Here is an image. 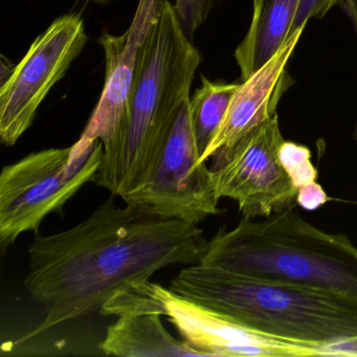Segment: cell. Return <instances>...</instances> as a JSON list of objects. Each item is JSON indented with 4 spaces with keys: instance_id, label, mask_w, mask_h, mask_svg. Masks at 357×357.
Masks as SVG:
<instances>
[{
    "instance_id": "9",
    "label": "cell",
    "mask_w": 357,
    "mask_h": 357,
    "mask_svg": "<svg viewBox=\"0 0 357 357\" xmlns=\"http://www.w3.org/2000/svg\"><path fill=\"white\" fill-rule=\"evenodd\" d=\"M162 315L183 340L208 357L317 356L314 348L259 333L165 287Z\"/></svg>"
},
{
    "instance_id": "21",
    "label": "cell",
    "mask_w": 357,
    "mask_h": 357,
    "mask_svg": "<svg viewBox=\"0 0 357 357\" xmlns=\"http://www.w3.org/2000/svg\"><path fill=\"white\" fill-rule=\"evenodd\" d=\"M89 1H93V3H98V5H108V3H114L116 0H89Z\"/></svg>"
},
{
    "instance_id": "18",
    "label": "cell",
    "mask_w": 357,
    "mask_h": 357,
    "mask_svg": "<svg viewBox=\"0 0 357 357\" xmlns=\"http://www.w3.org/2000/svg\"><path fill=\"white\" fill-rule=\"evenodd\" d=\"M328 202L329 197L324 191L323 187L317 181L307 183L298 189L296 204L305 210H317Z\"/></svg>"
},
{
    "instance_id": "3",
    "label": "cell",
    "mask_w": 357,
    "mask_h": 357,
    "mask_svg": "<svg viewBox=\"0 0 357 357\" xmlns=\"http://www.w3.org/2000/svg\"><path fill=\"white\" fill-rule=\"evenodd\" d=\"M178 296L271 337L314 348L357 338V298L189 265L171 282Z\"/></svg>"
},
{
    "instance_id": "15",
    "label": "cell",
    "mask_w": 357,
    "mask_h": 357,
    "mask_svg": "<svg viewBox=\"0 0 357 357\" xmlns=\"http://www.w3.org/2000/svg\"><path fill=\"white\" fill-rule=\"evenodd\" d=\"M280 162L296 188L317 181V170L311 162L310 150L305 146L284 141L280 148Z\"/></svg>"
},
{
    "instance_id": "19",
    "label": "cell",
    "mask_w": 357,
    "mask_h": 357,
    "mask_svg": "<svg viewBox=\"0 0 357 357\" xmlns=\"http://www.w3.org/2000/svg\"><path fill=\"white\" fill-rule=\"evenodd\" d=\"M319 356H357V338L321 347Z\"/></svg>"
},
{
    "instance_id": "16",
    "label": "cell",
    "mask_w": 357,
    "mask_h": 357,
    "mask_svg": "<svg viewBox=\"0 0 357 357\" xmlns=\"http://www.w3.org/2000/svg\"><path fill=\"white\" fill-rule=\"evenodd\" d=\"M220 3L221 0H175V13L188 38L193 41L196 31Z\"/></svg>"
},
{
    "instance_id": "5",
    "label": "cell",
    "mask_w": 357,
    "mask_h": 357,
    "mask_svg": "<svg viewBox=\"0 0 357 357\" xmlns=\"http://www.w3.org/2000/svg\"><path fill=\"white\" fill-rule=\"evenodd\" d=\"M101 142L91 151L51 148L3 167L0 175V244L6 250L22 234L38 231L99 170Z\"/></svg>"
},
{
    "instance_id": "17",
    "label": "cell",
    "mask_w": 357,
    "mask_h": 357,
    "mask_svg": "<svg viewBox=\"0 0 357 357\" xmlns=\"http://www.w3.org/2000/svg\"><path fill=\"white\" fill-rule=\"evenodd\" d=\"M342 1V0H300V5L288 36L294 34L298 29L306 28L307 22L312 18L324 17L332 8L340 5Z\"/></svg>"
},
{
    "instance_id": "20",
    "label": "cell",
    "mask_w": 357,
    "mask_h": 357,
    "mask_svg": "<svg viewBox=\"0 0 357 357\" xmlns=\"http://www.w3.org/2000/svg\"><path fill=\"white\" fill-rule=\"evenodd\" d=\"M340 9L342 10L347 17L350 20L352 24L353 30H354L355 35H356L357 40V3L355 0H342V3H340ZM355 139L357 142V121L356 125H355L354 131Z\"/></svg>"
},
{
    "instance_id": "8",
    "label": "cell",
    "mask_w": 357,
    "mask_h": 357,
    "mask_svg": "<svg viewBox=\"0 0 357 357\" xmlns=\"http://www.w3.org/2000/svg\"><path fill=\"white\" fill-rule=\"evenodd\" d=\"M87 38L79 14H66L39 35L0 89V139L13 146L32 126L39 106L82 53Z\"/></svg>"
},
{
    "instance_id": "10",
    "label": "cell",
    "mask_w": 357,
    "mask_h": 357,
    "mask_svg": "<svg viewBox=\"0 0 357 357\" xmlns=\"http://www.w3.org/2000/svg\"><path fill=\"white\" fill-rule=\"evenodd\" d=\"M305 28L298 29L284 41L279 51L248 79L239 83L225 119L199 160L206 162L215 154L231 149L248 132L275 116L284 93L294 84L288 64Z\"/></svg>"
},
{
    "instance_id": "7",
    "label": "cell",
    "mask_w": 357,
    "mask_h": 357,
    "mask_svg": "<svg viewBox=\"0 0 357 357\" xmlns=\"http://www.w3.org/2000/svg\"><path fill=\"white\" fill-rule=\"evenodd\" d=\"M284 141L275 114L231 149L215 154L211 171L217 198L237 202L246 219L267 218L294 208L298 188L279 158Z\"/></svg>"
},
{
    "instance_id": "2",
    "label": "cell",
    "mask_w": 357,
    "mask_h": 357,
    "mask_svg": "<svg viewBox=\"0 0 357 357\" xmlns=\"http://www.w3.org/2000/svg\"><path fill=\"white\" fill-rule=\"evenodd\" d=\"M202 56L181 28L174 6L158 0L137 55L124 114L93 181L123 198L141 187L190 89Z\"/></svg>"
},
{
    "instance_id": "6",
    "label": "cell",
    "mask_w": 357,
    "mask_h": 357,
    "mask_svg": "<svg viewBox=\"0 0 357 357\" xmlns=\"http://www.w3.org/2000/svg\"><path fill=\"white\" fill-rule=\"evenodd\" d=\"M190 100L179 110L147 181L122 198L127 206L164 219L198 225L219 213L212 171L199 164Z\"/></svg>"
},
{
    "instance_id": "4",
    "label": "cell",
    "mask_w": 357,
    "mask_h": 357,
    "mask_svg": "<svg viewBox=\"0 0 357 357\" xmlns=\"http://www.w3.org/2000/svg\"><path fill=\"white\" fill-rule=\"evenodd\" d=\"M199 263L255 279L357 298V248L342 234L321 231L292 208L260 221L242 217L219 231Z\"/></svg>"
},
{
    "instance_id": "12",
    "label": "cell",
    "mask_w": 357,
    "mask_h": 357,
    "mask_svg": "<svg viewBox=\"0 0 357 357\" xmlns=\"http://www.w3.org/2000/svg\"><path fill=\"white\" fill-rule=\"evenodd\" d=\"M158 313L119 317L99 344L104 355L120 357H208L185 340L173 337Z\"/></svg>"
},
{
    "instance_id": "11",
    "label": "cell",
    "mask_w": 357,
    "mask_h": 357,
    "mask_svg": "<svg viewBox=\"0 0 357 357\" xmlns=\"http://www.w3.org/2000/svg\"><path fill=\"white\" fill-rule=\"evenodd\" d=\"M158 0H139L128 30L114 36L104 32L99 43L105 53V84L79 141L86 145L106 144L114 135L128 100L135 78L139 47L147 34Z\"/></svg>"
},
{
    "instance_id": "13",
    "label": "cell",
    "mask_w": 357,
    "mask_h": 357,
    "mask_svg": "<svg viewBox=\"0 0 357 357\" xmlns=\"http://www.w3.org/2000/svg\"><path fill=\"white\" fill-rule=\"evenodd\" d=\"M252 22L236 49L241 80L260 70L283 45L290 32L300 0H255Z\"/></svg>"
},
{
    "instance_id": "22",
    "label": "cell",
    "mask_w": 357,
    "mask_h": 357,
    "mask_svg": "<svg viewBox=\"0 0 357 357\" xmlns=\"http://www.w3.org/2000/svg\"><path fill=\"white\" fill-rule=\"evenodd\" d=\"M252 1H255V0H252Z\"/></svg>"
},
{
    "instance_id": "1",
    "label": "cell",
    "mask_w": 357,
    "mask_h": 357,
    "mask_svg": "<svg viewBox=\"0 0 357 357\" xmlns=\"http://www.w3.org/2000/svg\"><path fill=\"white\" fill-rule=\"evenodd\" d=\"M114 197L68 231L35 233L24 286L45 317L20 342L101 310L114 294L160 269L202 260L208 241L197 225L121 208Z\"/></svg>"
},
{
    "instance_id": "14",
    "label": "cell",
    "mask_w": 357,
    "mask_h": 357,
    "mask_svg": "<svg viewBox=\"0 0 357 357\" xmlns=\"http://www.w3.org/2000/svg\"><path fill=\"white\" fill-rule=\"evenodd\" d=\"M202 86L190 99V114L202 158L218 131L239 83L212 82L202 76Z\"/></svg>"
}]
</instances>
